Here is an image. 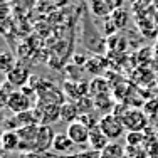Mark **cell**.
I'll return each instance as SVG.
<instances>
[{"mask_svg": "<svg viewBox=\"0 0 158 158\" xmlns=\"http://www.w3.org/2000/svg\"><path fill=\"white\" fill-rule=\"evenodd\" d=\"M136 2H138V3H143V5H148L152 0H136Z\"/></svg>", "mask_w": 158, "mask_h": 158, "instance_id": "23", "label": "cell"}, {"mask_svg": "<svg viewBox=\"0 0 158 158\" xmlns=\"http://www.w3.org/2000/svg\"><path fill=\"white\" fill-rule=\"evenodd\" d=\"M89 146H91L93 152H98V153H103L104 150L110 146V138L99 130V126L93 128L91 130V135H89Z\"/></svg>", "mask_w": 158, "mask_h": 158, "instance_id": "7", "label": "cell"}, {"mask_svg": "<svg viewBox=\"0 0 158 158\" xmlns=\"http://www.w3.org/2000/svg\"><path fill=\"white\" fill-rule=\"evenodd\" d=\"M88 7L93 15L98 19H106V17L110 19L113 14V10L106 3V0H88Z\"/></svg>", "mask_w": 158, "mask_h": 158, "instance_id": "9", "label": "cell"}, {"mask_svg": "<svg viewBox=\"0 0 158 158\" xmlns=\"http://www.w3.org/2000/svg\"><path fill=\"white\" fill-rule=\"evenodd\" d=\"M133 79L140 86H152L156 84V73L152 67H138L133 73Z\"/></svg>", "mask_w": 158, "mask_h": 158, "instance_id": "8", "label": "cell"}, {"mask_svg": "<svg viewBox=\"0 0 158 158\" xmlns=\"http://www.w3.org/2000/svg\"><path fill=\"white\" fill-rule=\"evenodd\" d=\"M121 123L128 131H143L148 123V116L145 111L138 110V108H130L121 118Z\"/></svg>", "mask_w": 158, "mask_h": 158, "instance_id": "1", "label": "cell"}, {"mask_svg": "<svg viewBox=\"0 0 158 158\" xmlns=\"http://www.w3.org/2000/svg\"><path fill=\"white\" fill-rule=\"evenodd\" d=\"M35 114L39 119V125H49L56 121H61V106H56V104H47V103H39L37 101L35 106Z\"/></svg>", "mask_w": 158, "mask_h": 158, "instance_id": "3", "label": "cell"}, {"mask_svg": "<svg viewBox=\"0 0 158 158\" xmlns=\"http://www.w3.org/2000/svg\"><path fill=\"white\" fill-rule=\"evenodd\" d=\"M29 79V71L25 67H15L7 74V81L10 84H17V86H24Z\"/></svg>", "mask_w": 158, "mask_h": 158, "instance_id": "13", "label": "cell"}, {"mask_svg": "<svg viewBox=\"0 0 158 158\" xmlns=\"http://www.w3.org/2000/svg\"><path fill=\"white\" fill-rule=\"evenodd\" d=\"M56 133L52 126L49 125H39L37 128V136H35V152L39 153H47L54 145Z\"/></svg>", "mask_w": 158, "mask_h": 158, "instance_id": "4", "label": "cell"}, {"mask_svg": "<svg viewBox=\"0 0 158 158\" xmlns=\"http://www.w3.org/2000/svg\"><path fill=\"white\" fill-rule=\"evenodd\" d=\"M19 158H47L46 153H39V152H22Z\"/></svg>", "mask_w": 158, "mask_h": 158, "instance_id": "20", "label": "cell"}, {"mask_svg": "<svg viewBox=\"0 0 158 158\" xmlns=\"http://www.w3.org/2000/svg\"><path fill=\"white\" fill-rule=\"evenodd\" d=\"M76 104L79 108V113H81V114H86V113H89L93 108H94V99L89 98V96H86V98H81L79 101H76Z\"/></svg>", "mask_w": 158, "mask_h": 158, "instance_id": "18", "label": "cell"}, {"mask_svg": "<svg viewBox=\"0 0 158 158\" xmlns=\"http://www.w3.org/2000/svg\"><path fill=\"white\" fill-rule=\"evenodd\" d=\"M123 156H125V152L116 143H110V146L101 153V158H123Z\"/></svg>", "mask_w": 158, "mask_h": 158, "instance_id": "16", "label": "cell"}, {"mask_svg": "<svg viewBox=\"0 0 158 158\" xmlns=\"http://www.w3.org/2000/svg\"><path fill=\"white\" fill-rule=\"evenodd\" d=\"M89 86H91V93H89V94H93V98L110 94V84H108L106 79H103V77L93 79V81L89 82Z\"/></svg>", "mask_w": 158, "mask_h": 158, "instance_id": "14", "label": "cell"}, {"mask_svg": "<svg viewBox=\"0 0 158 158\" xmlns=\"http://www.w3.org/2000/svg\"><path fill=\"white\" fill-rule=\"evenodd\" d=\"M47 158H54V156H47Z\"/></svg>", "mask_w": 158, "mask_h": 158, "instance_id": "26", "label": "cell"}, {"mask_svg": "<svg viewBox=\"0 0 158 158\" xmlns=\"http://www.w3.org/2000/svg\"><path fill=\"white\" fill-rule=\"evenodd\" d=\"M110 20L114 24L116 29H125L128 25V20H130V14H128L125 9H118L111 14Z\"/></svg>", "mask_w": 158, "mask_h": 158, "instance_id": "15", "label": "cell"}, {"mask_svg": "<svg viewBox=\"0 0 158 158\" xmlns=\"http://www.w3.org/2000/svg\"><path fill=\"white\" fill-rule=\"evenodd\" d=\"M79 108L74 101H66V103L61 106V121L64 123H74L79 119Z\"/></svg>", "mask_w": 158, "mask_h": 158, "instance_id": "10", "label": "cell"}, {"mask_svg": "<svg viewBox=\"0 0 158 158\" xmlns=\"http://www.w3.org/2000/svg\"><path fill=\"white\" fill-rule=\"evenodd\" d=\"M153 57L158 59V39H156V42L153 44Z\"/></svg>", "mask_w": 158, "mask_h": 158, "instance_id": "22", "label": "cell"}, {"mask_svg": "<svg viewBox=\"0 0 158 158\" xmlns=\"http://www.w3.org/2000/svg\"><path fill=\"white\" fill-rule=\"evenodd\" d=\"M106 3L110 5V9L114 12V10H118V9H121V5H123V0H106Z\"/></svg>", "mask_w": 158, "mask_h": 158, "instance_id": "21", "label": "cell"}, {"mask_svg": "<svg viewBox=\"0 0 158 158\" xmlns=\"http://www.w3.org/2000/svg\"><path fill=\"white\" fill-rule=\"evenodd\" d=\"M54 2H56V3H66L67 0H54Z\"/></svg>", "mask_w": 158, "mask_h": 158, "instance_id": "24", "label": "cell"}, {"mask_svg": "<svg viewBox=\"0 0 158 158\" xmlns=\"http://www.w3.org/2000/svg\"><path fill=\"white\" fill-rule=\"evenodd\" d=\"M31 104L32 103H31V99H29L27 93H24L20 89V91L12 93V96L9 98L5 106L12 111V114H20V113H25V111L31 110Z\"/></svg>", "mask_w": 158, "mask_h": 158, "instance_id": "5", "label": "cell"}, {"mask_svg": "<svg viewBox=\"0 0 158 158\" xmlns=\"http://www.w3.org/2000/svg\"><path fill=\"white\" fill-rule=\"evenodd\" d=\"M74 146H76V143L67 136V133H57L56 138H54L52 148H54L56 152H59V153H71L74 150Z\"/></svg>", "mask_w": 158, "mask_h": 158, "instance_id": "12", "label": "cell"}, {"mask_svg": "<svg viewBox=\"0 0 158 158\" xmlns=\"http://www.w3.org/2000/svg\"><path fill=\"white\" fill-rule=\"evenodd\" d=\"M2 148L3 152H17V150H20V136H19L17 131H3Z\"/></svg>", "mask_w": 158, "mask_h": 158, "instance_id": "11", "label": "cell"}, {"mask_svg": "<svg viewBox=\"0 0 158 158\" xmlns=\"http://www.w3.org/2000/svg\"><path fill=\"white\" fill-rule=\"evenodd\" d=\"M2 67H3V71H5L7 74L14 69V56L12 54L5 52V54L2 56Z\"/></svg>", "mask_w": 158, "mask_h": 158, "instance_id": "19", "label": "cell"}, {"mask_svg": "<svg viewBox=\"0 0 158 158\" xmlns=\"http://www.w3.org/2000/svg\"><path fill=\"white\" fill-rule=\"evenodd\" d=\"M98 126H99V130L103 131L110 140H118V138L121 136V133L125 131V126H123L121 119L116 118L113 113L104 114L103 118L98 121Z\"/></svg>", "mask_w": 158, "mask_h": 158, "instance_id": "2", "label": "cell"}, {"mask_svg": "<svg viewBox=\"0 0 158 158\" xmlns=\"http://www.w3.org/2000/svg\"><path fill=\"white\" fill-rule=\"evenodd\" d=\"M156 86H158V73H156Z\"/></svg>", "mask_w": 158, "mask_h": 158, "instance_id": "25", "label": "cell"}, {"mask_svg": "<svg viewBox=\"0 0 158 158\" xmlns=\"http://www.w3.org/2000/svg\"><path fill=\"white\" fill-rule=\"evenodd\" d=\"M143 140H145V135L141 131H128V135H126L128 146H140Z\"/></svg>", "mask_w": 158, "mask_h": 158, "instance_id": "17", "label": "cell"}, {"mask_svg": "<svg viewBox=\"0 0 158 158\" xmlns=\"http://www.w3.org/2000/svg\"><path fill=\"white\" fill-rule=\"evenodd\" d=\"M67 136L71 138L76 145H86L89 143V135H91V130H89L86 125H82L81 121H74L71 125H67Z\"/></svg>", "mask_w": 158, "mask_h": 158, "instance_id": "6", "label": "cell"}]
</instances>
